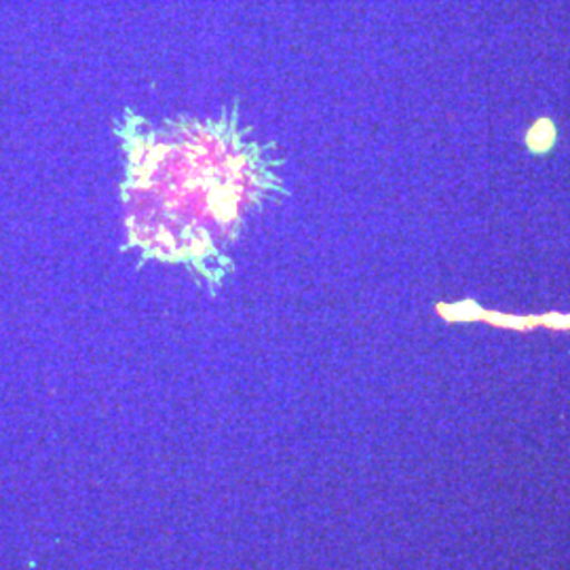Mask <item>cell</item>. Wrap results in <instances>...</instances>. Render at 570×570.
Segmentation results:
<instances>
[{
	"label": "cell",
	"mask_w": 570,
	"mask_h": 570,
	"mask_svg": "<svg viewBox=\"0 0 570 570\" xmlns=\"http://www.w3.org/2000/svg\"><path fill=\"white\" fill-rule=\"evenodd\" d=\"M115 136L125 249L142 265L183 266L218 289L233 273V247L247 223L287 195L277 146L237 106L164 121L125 108Z\"/></svg>",
	"instance_id": "obj_1"
}]
</instances>
